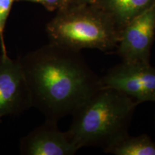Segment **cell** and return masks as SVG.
I'll return each instance as SVG.
<instances>
[{
    "label": "cell",
    "instance_id": "cell-5",
    "mask_svg": "<svg viewBox=\"0 0 155 155\" xmlns=\"http://www.w3.org/2000/svg\"><path fill=\"white\" fill-rule=\"evenodd\" d=\"M154 38L155 3L124 28L116 53L123 61L150 63Z\"/></svg>",
    "mask_w": 155,
    "mask_h": 155
},
{
    "label": "cell",
    "instance_id": "cell-2",
    "mask_svg": "<svg viewBox=\"0 0 155 155\" xmlns=\"http://www.w3.org/2000/svg\"><path fill=\"white\" fill-rule=\"evenodd\" d=\"M138 103L111 88H101L72 114L68 133L78 150L85 147L104 152L129 135Z\"/></svg>",
    "mask_w": 155,
    "mask_h": 155
},
{
    "label": "cell",
    "instance_id": "cell-11",
    "mask_svg": "<svg viewBox=\"0 0 155 155\" xmlns=\"http://www.w3.org/2000/svg\"><path fill=\"white\" fill-rule=\"evenodd\" d=\"M18 1H27L31 2L41 4L48 10H55V9H61L65 6L66 0H18Z\"/></svg>",
    "mask_w": 155,
    "mask_h": 155
},
{
    "label": "cell",
    "instance_id": "cell-3",
    "mask_svg": "<svg viewBox=\"0 0 155 155\" xmlns=\"http://www.w3.org/2000/svg\"><path fill=\"white\" fill-rule=\"evenodd\" d=\"M59 10L47 26L50 42L78 52L96 49L109 53L116 49L121 30L96 5L68 6Z\"/></svg>",
    "mask_w": 155,
    "mask_h": 155
},
{
    "label": "cell",
    "instance_id": "cell-9",
    "mask_svg": "<svg viewBox=\"0 0 155 155\" xmlns=\"http://www.w3.org/2000/svg\"><path fill=\"white\" fill-rule=\"evenodd\" d=\"M104 152L115 155H155V141L147 134L129 135Z\"/></svg>",
    "mask_w": 155,
    "mask_h": 155
},
{
    "label": "cell",
    "instance_id": "cell-13",
    "mask_svg": "<svg viewBox=\"0 0 155 155\" xmlns=\"http://www.w3.org/2000/svg\"><path fill=\"white\" fill-rule=\"evenodd\" d=\"M154 123H155V116H154Z\"/></svg>",
    "mask_w": 155,
    "mask_h": 155
},
{
    "label": "cell",
    "instance_id": "cell-12",
    "mask_svg": "<svg viewBox=\"0 0 155 155\" xmlns=\"http://www.w3.org/2000/svg\"><path fill=\"white\" fill-rule=\"evenodd\" d=\"M95 1L96 0H66V3H65V6L64 7H68V6L91 5V4H94Z\"/></svg>",
    "mask_w": 155,
    "mask_h": 155
},
{
    "label": "cell",
    "instance_id": "cell-7",
    "mask_svg": "<svg viewBox=\"0 0 155 155\" xmlns=\"http://www.w3.org/2000/svg\"><path fill=\"white\" fill-rule=\"evenodd\" d=\"M19 150L24 155H73L79 150L68 131L48 120L21 139Z\"/></svg>",
    "mask_w": 155,
    "mask_h": 155
},
{
    "label": "cell",
    "instance_id": "cell-1",
    "mask_svg": "<svg viewBox=\"0 0 155 155\" xmlns=\"http://www.w3.org/2000/svg\"><path fill=\"white\" fill-rule=\"evenodd\" d=\"M30 92L32 107L46 120L58 122L72 115L101 88L100 77L81 52L53 42L18 58Z\"/></svg>",
    "mask_w": 155,
    "mask_h": 155
},
{
    "label": "cell",
    "instance_id": "cell-4",
    "mask_svg": "<svg viewBox=\"0 0 155 155\" xmlns=\"http://www.w3.org/2000/svg\"><path fill=\"white\" fill-rule=\"evenodd\" d=\"M102 88L119 91L138 103H155V68L150 63L123 61L100 77Z\"/></svg>",
    "mask_w": 155,
    "mask_h": 155
},
{
    "label": "cell",
    "instance_id": "cell-10",
    "mask_svg": "<svg viewBox=\"0 0 155 155\" xmlns=\"http://www.w3.org/2000/svg\"><path fill=\"white\" fill-rule=\"evenodd\" d=\"M15 1V0H0V45L2 54L4 55H7V48L4 39V31L7 17Z\"/></svg>",
    "mask_w": 155,
    "mask_h": 155
},
{
    "label": "cell",
    "instance_id": "cell-6",
    "mask_svg": "<svg viewBox=\"0 0 155 155\" xmlns=\"http://www.w3.org/2000/svg\"><path fill=\"white\" fill-rule=\"evenodd\" d=\"M32 107L30 92L17 60L0 55V119L19 115Z\"/></svg>",
    "mask_w": 155,
    "mask_h": 155
},
{
    "label": "cell",
    "instance_id": "cell-8",
    "mask_svg": "<svg viewBox=\"0 0 155 155\" xmlns=\"http://www.w3.org/2000/svg\"><path fill=\"white\" fill-rule=\"evenodd\" d=\"M154 3L155 0H96L94 4L111 17L121 32L130 21Z\"/></svg>",
    "mask_w": 155,
    "mask_h": 155
}]
</instances>
